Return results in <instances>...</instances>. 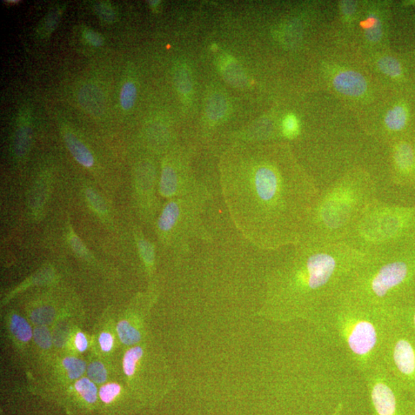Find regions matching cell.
Masks as SVG:
<instances>
[{
    "instance_id": "obj_1",
    "label": "cell",
    "mask_w": 415,
    "mask_h": 415,
    "mask_svg": "<svg viewBox=\"0 0 415 415\" xmlns=\"http://www.w3.org/2000/svg\"><path fill=\"white\" fill-rule=\"evenodd\" d=\"M238 151L223 173L226 202L236 225L265 250L299 245L320 195L316 185L265 154Z\"/></svg>"
},
{
    "instance_id": "obj_2",
    "label": "cell",
    "mask_w": 415,
    "mask_h": 415,
    "mask_svg": "<svg viewBox=\"0 0 415 415\" xmlns=\"http://www.w3.org/2000/svg\"><path fill=\"white\" fill-rule=\"evenodd\" d=\"M296 247L292 258L272 279L270 307L277 318L312 321L343 294L368 252L349 241Z\"/></svg>"
},
{
    "instance_id": "obj_3",
    "label": "cell",
    "mask_w": 415,
    "mask_h": 415,
    "mask_svg": "<svg viewBox=\"0 0 415 415\" xmlns=\"http://www.w3.org/2000/svg\"><path fill=\"white\" fill-rule=\"evenodd\" d=\"M392 312L358 303L341 294L324 307L312 323L323 336L340 347L364 374L381 364Z\"/></svg>"
},
{
    "instance_id": "obj_4",
    "label": "cell",
    "mask_w": 415,
    "mask_h": 415,
    "mask_svg": "<svg viewBox=\"0 0 415 415\" xmlns=\"http://www.w3.org/2000/svg\"><path fill=\"white\" fill-rule=\"evenodd\" d=\"M343 296L378 309H397L415 294V252L392 243L367 250Z\"/></svg>"
},
{
    "instance_id": "obj_5",
    "label": "cell",
    "mask_w": 415,
    "mask_h": 415,
    "mask_svg": "<svg viewBox=\"0 0 415 415\" xmlns=\"http://www.w3.org/2000/svg\"><path fill=\"white\" fill-rule=\"evenodd\" d=\"M376 201V188L370 179L359 175L341 179L319 195L301 243L345 242Z\"/></svg>"
},
{
    "instance_id": "obj_6",
    "label": "cell",
    "mask_w": 415,
    "mask_h": 415,
    "mask_svg": "<svg viewBox=\"0 0 415 415\" xmlns=\"http://www.w3.org/2000/svg\"><path fill=\"white\" fill-rule=\"evenodd\" d=\"M380 365L397 383L415 394V338L396 309L388 323Z\"/></svg>"
},
{
    "instance_id": "obj_7",
    "label": "cell",
    "mask_w": 415,
    "mask_h": 415,
    "mask_svg": "<svg viewBox=\"0 0 415 415\" xmlns=\"http://www.w3.org/2000/svg\"><path fill=\"white\" fill-rule=\"evenodd\" d=\"M374 415H415V394L401 387L381 365L364 374Z\"/></svg>"
},
{
    "instance_id": "obj_8",
    "label": "cell",
    "mask_w": 415,
    "mask_h": 415,
    "mask_svg": "<svg viewBox=\"0 0 415 415\" xmlns=\"http://www.w3.org/2000/svg\"><path fill=\"white\" fill-rule=\"evenodd\" d=\"M394 175L400 183L415 182V143L401 139L392 150Z\"/></svg>"
},
{
    "instance_id": "obj_9",
    "label": "cell",
    "mask_w": 415,
    "mask_h": 415,
    "mask_svg": "<svg viewBox=\"0 0 415 415\" xmlns=\"http://www.w3.org/2000/svg\"><path fill=\"white\" fill-rule=\"evenodd\" d=\"M413 110L407 100L401 99L385 114L384 123L388 132L403 135L412 123Z\"/></svg>"
},
{
    "instance_id": "obj_10",
    "label": "cell",
    "mask_w": 415,
    "mask_h": 415,
    "mask_svg": "<svg viewBox=\"0 0 415 415\" xmlns=\"http://www.w3.org/2000/svg\"><path fill=\"white\" fill-rule=\"evenodd\" d=\"M334 88L341 94L351 97H361L367 92V85L365 77L352 70H343L334 76Z\"/></svg>"
},
{
    "instance_id": "obj_11",
    "label": "cell",
    "mask_w": 415,
    "mask_h": 415,
    "mask_svg": "<svg viewBox=\"0 0 415 415\" xmlns=\"http://www.w3.org/2000/svg\"><path fill=\"white\" fill-rule=\"evenodd\" d=\"M78 100L82 108L90 115L99 117L105 110L104 93L97 85L86 84L81 87L78 93Z\"/></svg>"
},
{
    "instance_id": "obj_12",
    "label": "cell",
    "mask_w": 415,
    "mask_h": 415,
    "mask_svg": "<svg viewBox=\"0 0 415 415\" xmlns=\"http://www.w3.org/2000/svg\"><path fill=\"white\" fill-rule=\"evenodd\" d=\"M218 64L221 73L227 83L239 88L247 85V79L244 70L236 59L223 54L219 58Z\"/></svg>"
},
{
    "instance_id": "obj_13",
    "label": "cell",
    "mask_w": 415,
    "mask_h": 415,
    "mask_svg": "<svg viewBox=\"0 0 415 415\" xmlns=\"http://www.w3.org/2000/svg\"><path fill=\"white\" fill-rule=\"evenodd\" d=\"M229 111V103L223 93L214 92L207 98L205 115L212 124L219 123Z\"/></svg>"
},
{
    "instance_id": "obj_14",
    "label": "cell",
    "mask_w": 415,
    "mask_h": 415,
    "mask_svg": "<svg viewBox=\"0 0 415 415\" xmlns=\"http://www.w3.org/2000/svg\"><path fill=\"white\" fill-rule=\"evenodd\" d=\"M67 148L79 164L90 168L94 164V158L87 147L72 133H64Z\"/></svg>"
},
{
    "instance_id": "obj_15",
    "label": "cell",
    "mask_w": 415,
    "mask_h": 415,
    "mask_svg": "<svg viewBox=\"0 0 415 415\" xmlns=\"http://www.w3.org/2000/svg\"><path fill=\"white\" fill-rule=\"evenodd\" d=\"M181 190L182 188L180 187V181L176 170L170 164L165 165L159 184L161 195L170 198L177 195Z\"/></svg>"
},
{
    "instance_id": "obj_16",
    "label": "cell",
    "mask_w": 415,
    "mask_h": 415,
    "mask_svg": "<svg viewBox=\"0 0 415 415\" xmlns=\"http://www.w3.org/2000/svg\"><path fill=\"white\" fill-rule=\"evenodd\" d=\"M174 80L179 95L184 102L189 103L192 97L193 85L191 72L188 65L180 64L174 71Z\"/></svg>"
},
{
    "instance_id": "obj_17",
    "label": "cell",
    "mask_w": 415,
    "mask_h": 415,
    "mask_svg": "<svg viewBox=\"0 0 415 415\" xmlns=\"http://www.w3.org/2000/svg\"><path fill=\"white\" fill-rule=\"evenodd\" d=\"M378 65L381 71L387 77L398 82L406 81L407 73L406 66L399 59L386 56L378 60Z\"/></svg>"
},
{
    "instance_id": "obj_18",
    "label": "cell",
    "mask_w": 415,
    "mask_h": 415,
    "mask_svg": "<svg viewBox=\"0 0 415 415\" xmlns=\"http://www.w3.org/2000/svg\"><path fill=\"white\" fill-rule=\"evenodd\" d=\"M180 213V200L172 201L167 204L158 220L160 232L169 233L175 229Z\"/></svg>"
},
{
    "instance_id": "obj_19",
    "label": "cell",
    "mask_w": 415,
    "mask_h": 415,
    "mask_svg": "<svg viewBox=\"0 0 415 415\" xmlns=\"http://www.w3.org/2000/svg\"><path fill=\"white\" fill-rule=\"evenodd\" d=\"M31 129L28 125L19 126L16 132L13 148L16 155L19 157L23 156L29 150L31 140Z\"/></svg>"
},
{
    "instance_id": "obj_20",
    "label": "cell",
    "mask_w": 415,
    "mask_h": 415,
    "mask_svg": "<svg viewBox=\"0 0 415 415\" xmlns=\"http://www.w3.org/2000/svg\"><path fill=\"white\" fill-rule=\"evenodd\" d=\"M399 316L415 338V294L396 309Z\"/></svg>"
},
{
    "instance_id": "obj_21",
    "label": "cell",
    "mask_w": 415,
    "mask_h": 415,
    "mask_svg": "<svg viewBox=\"0 0 415 415\" xmlns=\"http://www.w3.org/2000/svg\"><path fill=\"white\" fill-rule=\"evenodd\" d=\"M117 332L120 340L125 345H135L141 340L140 332L126 321H120L117 325Z\"/></svg>"
},
{
    "instance_id": "obj_22",
    "label": "cell",
    "mask_w": 415,
    "mask_h": 415,
    "mask_svg": "<svg viewBox=\"0 0 415 415\" xmlns=\"http://www.w3.org/2000/svg\"><path fill=\"white\" fill-rule=\"evenodd\" d=\"M11 330L16 338L24 343L30 341L32 336V331L28 321L17 314L12 317Z\"/></svg>"
},
{
    "instance_id": "obj_23",
    "label": "cell",
    "mask_w": 415,
    "mask_h": 415,
    "mask_svg": "<svg viewBox=\"0 0 415 415\" xmlns=\"http://www.w3.org/2000/svg\"><path fill=\"white\" fill-rule=\"evenodd\" d=\"M75 387L80 396L87 403L94 404L97 401V387L90 379L83 378L79 380Z\"/></svg>"
},
{
    "instance_id": "obj_24",
    "label": "cell",
    "mask_w": 415,
    "mask_h": 415,
    "mask_svg": "<svg viewBox=\"0 0 415 415\" xmlns=\"http://www.w3.org/2000/svg\"><path fill=\"white\" fill-rule=\"evenodd\" d=\"M137 97V89L135 83L132 81L126 82L120 92V105L122 108L128 111L133 108Z\"/></svg>"
},
{
    "instance_id": "obj_25",
    "label": "cell",
    "mask_w": 415,
    "mask_h": 415,
    "mask_svg": "<svg viewBox=\"0 0 415 415\" xmlns=\"http://www.w3.org/2000/svg\"><path fill=\"white\" fill-rule=\"evenodd\" d=\"M143 350L142 347H134L127 352L123 360V368L127 376H132L135 373L137 361L142 358Z\"/></svg>"
},
{
    "instance_id": "obj_26",
    "label": "cell",
    "mask_w": 415,
    "mask_h": 415,
    "mask_svg": "<svg viewBox=\"0 0 415 415\" xmlns=\"http://www.w3.org/2000/svg\"><path fill=\"white\" fill-rule=\"evenodd\" d=\"M63 364L71 379H77L81 377L85 370V361L79 358H65L63 361Z\"/></svg>"
},
{
    "instance_id": "obj_27",
    "label": "cell",
    "mask_w": 415,
    "mask_h": 415,
    "mask_svg": "<svg viewBox=\"0 0 415 415\" xmlns=\"http://www.w3.org/2000/svg\"><path fill=\"white\" fill-rule=\"evenodd\" d=\"M366 36L372 42H376L383 35V26L380 20L374 15L370 16L364 23Z\"/></svg>"
},
{
    "instance_id": "obj_28",
    "label": "cell",
    "mask_w": 415,
    "mask_h": 415,
    "mask_svg": "<svg viewBox=\"0 0 415 415\" xmlns=\"http://www.w3.org/2000/svg\"><path fill=\"white\" fill-rule=\"evenodd\" d=\"M60 17H61V12L59 9L51 10L40 26L39 29L40 34L45 37L50 35L57 28Z\"/></svg>"
},
{
    "instance_id": "obj_29",
    "label": "cell",
    "mask_w": 415,
    "mask_h": 415,
    "mask_svg": "<svg viewBox=\"0 0 415 415\" xmlns=\"http://www.w3.org/2000/svg\"><path fill=\"white\" fill-rule=\"evenodd\" d=\"M282 130L286 138H296L300 132V123L296 116L294 114H287L283 120Z\"/></svg>"
},
{
    "instance_id": "obj_30",
    "label": "cell",
    "mask_w": 415,
    "mask_h": 415,
    "mask_svg": "<svg viewBox=\"0 0 415 415\" xmlns=\"http://www.w3.org/2000/svg\"><path fill=\"white\" fill-rule=\"evenodd\" d=\"M55 311L51 307H42L33 311L31 320L33 323L38 325H45L54 319Z\"/></svg>"
},
{
    "instance_id": "obj_31",
    "label": "cell",
    "mask_w": 415,
    "mask_h": 415,
    "mask_svg": "<svg viewBox=\"0 0 415 415\" xmlns=\"http://www.w3.org/2000/svg\"><path fill=\"white\" fill-rule=\"evenodd\" d=\"M87 374L93 383L102 384L107 379V372L104 365L99 361H95L90 365Z\"/></svg>"
},
{
    "instance_id": "obj_32",
    "label": "cell",
    "mask_w": 415,
    "mask_h": 415,
    "mask_svg": "<svg viewBox=\"0 0 415 415\" xmlns=\"http://www.w3.org/2000/svg\"><path fill=\"white\" fill-rule=\"evenodd\" d=\"M121 392V387L115 383H110L100 388L99 396L105 404H110Z\"/></svg>"
},
{
    "instance_id": "obj_33",
    "label": "cell",
    "mask_w": 415,
    "mask_h": 415,
    "mask_svg": "<svg viewBox=\"0 0 415 415\" xmlns=\"http://www.w3.org/2000/svg\"><path fill=\"white\" fill-rule=\"evenodd\" d=\"M95 10L97 16L103 22L111 23L115 21L116 12L110 4L104 2L97 3Z\"/></svg>"
},
{
    "instance_id": "obj_34",
    "label": "cell",
    "mask_w": 415,
    "mask_h": 415,
    "mask_svg": "<svg viewBox=\"0 0 415 415\" xmlns=\"http://www.w3.org/2000/svg\"><path fill=\"white\" fill-rule=\"evenodd\" d=\"M139 251L145 263L151 266L155 259V251L153 245L145 239H139L138 242Z\"/></svg>"
},
{
    "instance_id": "obj_35",
    "label": "cell",
    "mask_w": 415,
    "mask_h": 415,
    "mask_svg": "<svg viewBox=\"0 0 415 415\" xmlns=\"http://www.w3.org/2000/svg\"><path fill=\"white\" fill-rule=\"evenodd\" d=\"M34 338L37 345L42 349L48 350L52 345L50 333L44 326L37 327L34 330Z\"/></svg>"
},
{
    "instance_id": "obj_36",
    "label": "cell",
    "mask_w": 415,
    "mask_h": 415,
    "mask_svg": "<svg viewBox=\"0 0 415 415\" xmlns=\"http://www.w3.org/2000/svg\"><path fill=\"white\" fill-rule=\"evenodd\" d=\"M85 196L88 199L90 205L99 213H105L106 212V206L101 197L98 194L91 189H87L85 191Z\"/></svg>"
},
{
    "instance_id": "obj_37",
    "label": "cell",
    "mask_w": 415,
    "mask_h": 415,
    "mask_svg": "<svg viewBox=\"0 0 415 415\" xmlns=\"http://www.w3.org/2000/svg\"><path fill=\"white\" fill-rule=\"evenodd\" d=\"M83 36L87 42L93 46H96V48H99V46H102L104 43L103 37L95 31L85 30L83 32Z\"/></svg>"
},
{
    "instance_id": "obj_38",
    "label": "cell",
    "mask_w": 415,
    "mask_h": 415,
    "mask_svg": "<svg viewBox=\"0 0 415 415\" xmlns=\"http://www.w3.org/2000/svg\"><path fill=\"white\" fill-rule=\"evenodd\" d=\"M100 347L103 352H108L112 349L113 338L110 333H102L99 337Z\"/></svg>"
},
{
    "instance_id": "obj_39",
    "label": "cell",
    "mask_w": 415,
    "mask_h": 415,
    "mask_svg": "<svg viewBox=\"0 0 415 415\" xmlns=\"http://www.w3.org/2000/svg\"><path fill=\"white\" fill-rule=\"evenodd\" d=\"M71 245L72 250L77 252L79 255H84L86 252L85 247L81 241L78 237L72 236L71 237Z\"/></svg>"
},
{
    "instance_id": "obj_40",
    "label": "cell",
    "mask_w": 415,
    "mask_h": 415,
    "mask_svg": "<svg viewBox=\"0 0 415 415\" xmlns=\"http://www.w3.org/2000/svg\"><path fill=\"white\" fill-rule=\"evenodd\" d=\"M76 346L79 352H83L88 347V341H87L84 334L79 332L77 334L75 340Z\"/></svg>"
},
{
    "instance_id": "obj_41",
    "label": "cell",
    "mask_w": 415,
    "mask_h": 415,
    "mask_svg": "<svg viewBox=\"0 0 415 415\" xmlns=\"http://www.w3.org/2000/svg\"><path fill=\"white\" fill-rule=\"evenodd\" d=\"M356 5L354 2H343L341 3V10L345 13L346 17H350L353 14L354 10H356Z\"/></svg>"
},
{
    "instance_id": "obj_42",
    "label": "cell",
    "mask_w": 415,
    "mask_h": 415,
    "mask_svg": "<svg viewBox=\"0 0 415 415\" xmlns=\"http://www.w3.org/2000/svg\"><path fill=\"white\" fill-rule=\"evenodd\" d=\"M149 3L151 6H155V8H157L159 4V1H150Z\"/></svg>"
},
{
    "instance_id": "obj_43",
    "label": "cell",
    "mask_w": 415,
    "mask_h": 415,
    "mask_svg": "<svg viewBox=\"0 0 415 415\" xmlns=\"http://www.w3.org/2000/svg\"><path fill=\"white\" fill-rule=\"evenodd\" d=\"M5 3H8L9 4H17L19 3V1H17V0H13V1H11V0H9V1H5Z\"/></svg>"
}]
</instances>
